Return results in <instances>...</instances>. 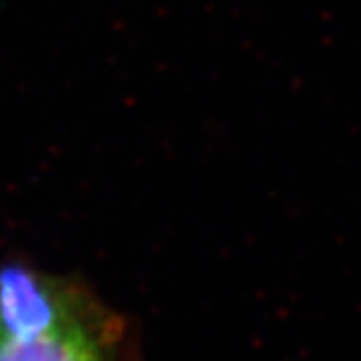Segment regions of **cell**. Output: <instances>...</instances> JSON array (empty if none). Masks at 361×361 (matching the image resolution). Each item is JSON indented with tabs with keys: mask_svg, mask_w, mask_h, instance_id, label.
Instances as JSON below:
<instances>
[{
	"mask_svg": "<svg viewBox=\"0 0 361 361\" xmlns=\"http://www.w3.org/2000/svg\"><path fill=\"white\" fill-rule=\"evenodd\" d=\"M0 361H128V329L83 281L3 264Z\"/></svg>",
	"mask_w": 361,
	"mask_h": 361,
	"instance_id": "cell-1",
	"label": "cell"
}]
</instances>
